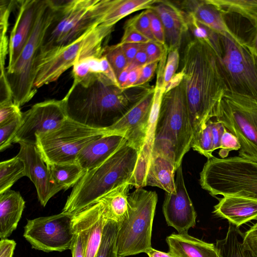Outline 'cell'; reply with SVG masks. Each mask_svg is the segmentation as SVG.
<instances>
[{
  "label": "cell",
  "instance_id": "f907efd6",
  "mask_svg": "<svg viewBox=\"0 0 257 257\" xmlns=\"http://www.w3.org/2000/svg\"><path fill=\"white\" fill-rule=\"evenodd\" d=\"M158 62H153L143 66L141 76L134 87L143 86L150 79L157 69Z\"/></svg>",
  "mask_w": 257,
  "mask_h": 257
},
{
  "label": "cell",
  "instance_id": "52a82bcc",
  "mask_svg": "<svg viewBox=\"0 0 257 257\" xmlns=\"http://www.w3.org/2000/svg\"><path fill=\"white\" fill-rule=\"evenodd\" d=\"M113 27L97 25L73 43L41 54L34 87L37 89L57 81L64 72L84 58L101 57L102 43Z\"/></svg>",
  "mask_w": 257,
  "mask_h": 257
},
{
  "label": "cell",
  "instance_id": "277c9868",
  "mask_svg": "<svg viewBox=\"0 0 257 257\" xmlns=\"http://www.w3.org/2000/svg\"><path fill=\"white\" fill-rule=\"evenodd\" d=\"M193 134L182 82L163 95L152 154L167 157L177 169L191 148Z\"/></svg>",
  "mask_w": 257,
  "mask_h": 257
},
{
  "label": "cell",
  "instance_id": "7402d4cb",
  "mask_svg": "<svg viewBox=\"0 0 257 257\" xmlns=\"http://www.w3.org/2000/svg\"><path fill=\"white\" fill-rule=\"evenodd\" d=\"M213 213L227 219L237 227L252 220H257V200L225 196L214 206Z\"/></svg>",
  "mask_w": 257,
  "mask_h": 257
},
{
  "label": "cell",
  "instance_id": "1f68e13d",
  "mask_svg": "<svg viewBox=\"0 0 257 257\" xmlns=\"http://www.w3.org/2000/svg\"><path fill=\"white\" fill-rule=\"evenodd\" d=\"M224 15L235 13L246 19L257 29V0H208Z\"/></svg>",
  "mask_w": 257,
  "mask_h": 257
},
{
  "label": "cell",
  "instance_id": "30bf717a",
  "mask_svg": "<svg viewBox=\"0 0 257 257\" xmlns=\"http://www.w3.org/2000/svg\"><path fill=\"white\" fill-rule=\"evenodd\" d=\"M214 117L238 139V156L257 162V100L227 91Z\"/></svg>",
  "mask_w": 257,
  "mask_h": 257
},
{
  "label": "cell",
  "instance_id": "9a60e30c",
  "mask_svg": "<svg viewBox=\"0 0 257 257\" xmlns=\"http://www.w3.org/2000/svg\"><path fill=\"white\" fill-rule=\"evenodd\" d=\"M154 93V88H151L113 124L105 129L107 135L123 136L140 153L147 137Z\"/></svg>",
  "mask_w": 257,
  "mask_h": 257
},
{
  "label": "cell",
  "instance_id": "4fadbf2b",
  "mask_svg": "<svg viewBox=\"0 0 257 257\" xmlns=\"http://www.w3.org/2000/svg\"><path fill=\"white\" fill-rule=\"evenodd\" d=\"M73 215L62 211L58 214L28 219L23 236L37 250L49 252L70 249L74 235Z\"/></svg>",
  "mask_w": 257,
  "mask_h": 257
},
{
  "label": "cell",
  "instance_id": "e0dca14e",
  "mask_svg": "<svg viewBox=\"0 0 257 257\" xmlns=\"http://www.w3.org/2000/svg\"><path fill=\"white\" fill-rule=\"evenodd\" d=\"M17 155L24 162L26 176L34 184L38 200L45 207L49 200L62 189L51 177L48 164L35 144L20 142Z\"/></svg>",
  "mask_w": 257,
  "mask_h": 257
},
{
  "label": "cell",
  "instance_id": "816d5d0a",
  "mask_svg": "<svg viewBox=\"0 0 257 257\" xmlns=\"http://www.w3.org/2000/svg\"><path fill=\"white\" fill-rule=\"evenodd\" d=\"M102 75L115 85L119 87L117 77L107 58L104 56L100 57Z\"/></svg>",
  "mask_w": 257,
  "mask_h": 257
},
{
  "label": "cell",
  "instance_id": "4dcf8cb0",
  "mask_svg": "<svg viewBox=\"0 0 257 257\" xmlns=\"http://www.w3.org/2000/svg\"><path fill=\"white\" fill-rule=\"evenodd\" d=\"M243 233L238 227L229 223L225 237L216 240V246L221 257H257L242 245Z\"/></svg>",
  "mask_w": 257,
  "mask_h": 257
},
{
  "label": "cell",
  "instance_id": "8992f818",
  "mask_svg": "<svg viewBox=\"0 0 257 257\" xmlns=\"http://www.w3.org/2000/svg\"><path fill=\"white\" fill-rule=\"evenodd\" d=\"M56 12L49 0H41L30 35L13 71L7 74L13 102L20 107L30 101L37 93V89L34 84L42 44Z\"/></svg>",
  "mask_w": 257,
  "mask_h": 257
},
{
  "label": "cell",
  "instance_id": "7bdbcfd3",
  "mask_svg": "<svg viewBox=\"0 0 257 257\" xmlns=\"http://www.w3.org/2000/svg\"><path fill=\"white\" fill-rule=\"evenodd\" d=\"M22 113L20 107L12 100L0 103V126L21 116Z\"/></svg>",
  "mask_w": 257,
  "mask_h": 257
},
{
  "label": "cell",
  "instance_id": "836d02e7",
  "mask_svg": "<svg viewBox=\"0 0 257 257\" xmlns=\"http://www.w3.org/2000/svg\"><path fill=\"white\" fill-rule=\"evenodd\" d=\"M26 176L25 166L17 156L0 163V194L10 189L20 178Z\"/></svg>",
  "mask_w": 257,
  "mask_h": 257
},
{
  "label": "cell",
  "instance_id": "bcb514c9",
  "mask_svg": "<svg viewBox=\"0 0 257 257\" xmlns=\"http://www.w3.org/2000/svg\"><path fill=\"white\" fill-rule=\"evenodd\" d=\"M145 49L148 57L147 64L160 61L166 50H168L167 47L152 41L145 43Z\"/></svg>",
  "mask_w": 257,
  "mask_h": 257
},
{
  "label": "cell",
  "instance_id": "8fae6325",
  "mask_svg": "<svg viewBox=\"0 0 257 257\" xmlns=\"http://www.w3.org/2000/svg\"><path fill=\"white\" fill-rule=\"evenodd\" d=\"M107 135L67 118L57 127L36 137V146L48 165L76 163L81 151L96 139Z\"/></svg>",
  "mask_w": 257,
  "mask_h": 257
},
{
  "label": "cell",
  "instance_id": "5b68a950",
  "mask_svg": "<svg viewBox=\"0 0 257 257\" xmlns=\"http://www.w3.org/2000/svg\"><path fill=\"white\" fill-rule=\"evenodd\" d=\"M200 184L212 196L257 200V162L240 156L208 159L200 173Z\"/></svg>",
  "mask_w": 257,
  "mask_h": 257
},
{
  "label": "cell",
  "instance_id": "681fc988",
  "mask_svg": "<svg viewBox=\"0 0 257 257\" xmlns=\"http://www.w3.org/2000/svg\"><path fill=\"white\" fill-rule=\"evenodd\" d=\"M209 120L211 124L213 148L215 151L220 148L221 139L226 128L222 122L214 117L209 119Z\"/></svg>",
  "mask_w": 257,
  "mask_h": 257
},
{
  "label": "cell",
  "instance_id": "9f6ffc18",
  "mask_svg": "<svg viewBox=\"0 0 257 257\" xmlns=\"http://www.w3.org/2000/svg\"><path fill=\"white\" fill-rule=\"evenodd\" d=\"M143 66L136 67L130 71L127 80L121 86V89H127L134 87L141 76Z\"/></svg>",
  "mask_w": 257,
  "mask_h": 257
},
{
  "label": "cell",
  "instance_id": "11a10c76",
  "mask_svg": "<svg viewBox=\"0 0 257 257\" xmlns=\"http://www.w3.org/2000/svg\"><path fill=\"white\" fill-rule=\"evenodd\" d=\"M147 54L145 49V43H143L141 48L138 52L134 59L132 63L128 65L131 69L136 67L143 66L147 63Z\"/></svg>",
  "mask_w": 257,
  "mask_h": 257
},
{
  "label": "cell",
  "instance_id": "83f0119b",
  "mask_svg": "<svg viewBox=\"0 0 257 257\" xmlns=\"http://www.w3.org/2000/svg\"><path fill=\"white\" fill-rule=\"evenodd\" d=\"M131 185L126 183L110 190L98 200L104 205L109 220L120 224L127 215V198Z\"/></svg>",
  "mask_w": 257,
  "mask_h": 257
},
{
  "label": "cell",
  "instance_id": "ac0fdd59",
  "mask_svg": "<svg viewBox=\"0 0 257 257\" xmlns=\"http://www.w3.org/2000/svg\"><path fill=\"white\" fill-rule=\"evenodd\" d=\"M41 0L17 1L18 12L9 39L7 74L11 73L34 27Z\"/></svg>",
  "mask_w": 257,
  "mask_h": 257
},
{
  "label": "cell",
  "instance_id": "2e32d148",
  "mask_svg": "<svg viewBox=\"0 0 257 257\" xmlns=\"http://www.w3.org/2000/svg\"><path fill=\"white\" fill-rule=\"evenodd\" d=\"M175 193H166L163 212L169 226L179 233H187L196 225V212L186 188L182 165L176 170Z\"/></svg>",
  "mask_w": 257,
  "mask_h": 257
},
{
  "label": "cell",
  "instance_id": "6f0895ef",
  "mask_svg": "<svg viewBox=\"0 0 257 257\" xmlns=\"http://www.w3.org/2000/svg\"><path fill=\"white\" fill-rule=\"evenodd\" d=\"M183 77L182 71L176 73L164 87V93L179 86L182 83Z\"/></svg>",
  "mask_w": 257,
  "mask_h": 257
},
{
  "label": "cell",
  "instance_id": "d590c367",
  "mask_svg": "<svg viewBox=\"0 0 257 257\" xmlns=\"http://www.w3.org/2000/svg\"><path fill=\"white\" fill-rule=\"evenodd\" d=\"M16 5L15 1H0V68H5L6 60L9 54L7 31L10 13Z\"/></svg>",
  "mask_w": 257,
  "mask_h": 257
},
{
  "label": "cell",
  "instance_id": "f6af8a7d",
  "mask_svg": "<svg viewBox=\"0 0 257 257\" xmlns=\"http://www.w3.org/2000/svg\"><path fill=\"white\" fill-rule=\"evenodd\" d=\"M151 31L156 42L164 47L166 45L165 34L162 23L157 14L152 10L148 9Z\"/></svg>",
  "mask_w": 257,
  "mask_h": 257
},
{
  "label": "cell",
  "instance_id": "cb8c5ba5",
  "mask_svg": "<svg viewBox=\"0 0 257 257\" xmlns=\"http://www.w3.org/2000/svg\"><path fill=\"white\" fill-rule=\"evenodd\" d=\"M166 242L168 252L174 257H221L216 245L188 233H172L167 237Z\"/></svg>",
  "mask_w": 257,
  "mask_h": 257
},
{
  "label": "cell",
  "instance_id": "ee69618b",
  "mask_svg": "<svg viewBox=\"0 0 257 257\" xmlns=\"http://www.w3.org/2000/svg\"><path fill=\"white\" fill-rule=\"evenodd\" d=\"M240 145L237 138L226 128L222 136L219 155L221 158H225L232 151H238Z\"/></svg>",
  "mask_w": 257,
  "mask_h": 257
},
{
  "label": "cell",
  "instance_id": "f35d334b",
  "mask_svg": "<svg viewBox=\"0 0 257 257\" xmlns=\"http://www.w3.org/2000/svg\"><path fill=\"white\" fill-rule=\"evenodd\" d=\"M102 56L107 58L117 78L128 65L121 47L118 43L104 47Z\"/></svg>",
  "mask_w": 257,
  "mask_h": 257
},
{
  "label": "cell",
  "instance_id": "6da1fadb",
  "mask_svg": "<svg viewBox=\"0 0 257 257\" xmlns=\"http://www.w3.org/2000/svg\"><path fill=\"white\" fill-rule=\"evenodd\" d=\"M182 63V82L194 134L214 117L227 88L217 56L204 40L194 38L190 41L184 50Z\"/></svg>",
  "mask_w": 257,
  "mask_h": 257
},
{
  "label": "cell",
  "instance_id": "74e56055",
  "mask_svg": "<svg viewBox=\"0 0 257 257\" xmlns=\"http://www.w3.org/2000/svg\"><path fill=\"white\" fill-rule=\"evenodd\" d=\"M191 148L208 159L214 157L212 153L214 150L209 119L194 134Z\"/></svg>",
  "mask_w": 257,
  "mask_h": 257
},
{
  "label": "cell",
  "instance_id": "ab89813d",
  "mask_svg": "<svg viewBox=\"0 0 257 257\" xmlns=\"http://www.w3.org/2000/svg\"><path fill=\"white\" fill-rule=\"evenodd\" d=\"M124 26L132 27L150 41L156 42L151 31L147 10L130 19Z\"/></svg>",
  "mask_w": 257,
  "mask_h": 257
},
{
  "label": "cell",
  "instance_id": "f5cc1de1",
  "mask_svg": "<svg viewBox=\"0 0 257 257\" xmlns=\"http://www.w3.org/2000/svg\"><path fill=\"white\" fill-rule=\"evenodd\" d=\"M143 44V43L119 44L121 47L128 65L133 61Z\"/></svg>",
  "mask_w": 257,
  "mask_h": 257
},
{
  "label": "cell",
  "instance_id": "8d00e7d4",
  "mask_svg": "<svg viewBox=\"0 0 257 257\" xmlns=\"http://www.w3.org/2000/svg\"><path fill=\"white\" fill-rule=\"evenodd\" d=\"M118 224L108 220L106 223L101 241L95 257H118L117 248Z\"/></svg>",
  "mask_w": 257,
  "mask_h": 257
},
{
  "label": "cell",
  "instance_id": "d4e9b609",
  "mask_svg": "<svg viewBox=\"0 0 257 257\" xmlns=\"http://www.w3.org/2000/svg\"><path fill=\"white\" fill-rule=\"evenodd\" d=\"M25 207L19 192L9 190L0 194V238L10 236L17 228Z\"/></svg>",
  "mask_w": 257,
  "mask_h": 257
},
{
  "label": "cell",
  "instance_id": "ba28073f",
  "mask_svg": "<svg viewBox=\"0 0 257 257\" xmlns=\"http://www.w3.org/2000/svg\"><path fill=\"white\" fill-rule=\"evenodd\" d=\"M127 215L118 225V257L145 253L151 246L153 222L158 195L143 188L129 193Z\"/></svg>",
  "mask_w": 257,
  "mask_h": 257
},
{
  "label": "cell",
  "instance_id": "7a4b0ae2",
  "mask_svg": "<svg viewBox=\"0 0 257 257\" xmlns=\"http://www.w3.org/2000/svg\"><path fill=\"white\" fill-rule=\"evenodd\" d=\"M122 89L103 75L72 84L63 98L68 118L97 129L113 124L150 88Z\"/></svg>",
  "mask_w": 257,
  "mask_h": 257
},
{
  "label": "cell",
  "instance_id": "60d3db41",
  "mask_svg": "<svg viewBox=\"0 0 257 257\" xmlns=\"http://www.w3.org/2000/svg\"><path fill=\"white\" fill-rule=\"evenodd\" d=\"M22 120V115L0 126L1 152L6 150L13 143L14 137L21 124Z\"/></svg>",
  "mask_w": 257,
  "mask_h": 257
},
{
  "label": "cell",
  "instance_id": "c3c4849f",
  "mask_svg": "<svg viewBox=\"0 0 257 257\" xmlns=\"http://www.w3.org/2000/svg\"><path fill=\"white\" fill-rule=\"evenodd\" d=\"M149 41V39L134 29L124 26V33L119 44L146 43Z\"/></svg>",
  "mask_w": 257,
  "mask_h": 257
},
{
  "label": "cell",
  "instance_id": "b9f144b4",
  "mask_svg": "<svg viewBox=\"0 0 257 257\" xmlns=\"http://www.w3.org/2000/svg\"><path fill=\"white\" fill-rule=\"evenodd\" d=\"M179 63V53L178 49L168 51L166 62L164 68L163 85L164 87L176 73Z\"/></svg>",
  "mask_w": 257,
  "mask_h": 257
},
{
  "label": "cell",
  "instance_id": "5bb4252c",
  "mask_svg": "<svg viewBox=\"0 0 257 257\" xmlns=\"http://www.w3.org/2000/svg\"><path fill=\"white\" fill-rule=\"evenodd\" d=\"M68 118L63 99L38 102L23 113L13 143L36 144V137L57 127Z\"/></svg>",
  "mask_w": 257,
  "mask_h": 257
},
{
  "label": "cell",
  "instance_id": "44dd1931",
  "mask_svg": "<svg viewBox=\"0 0 257 257\" xmlns=\"http://www.w3.org/2000/svg\"><path fill=\"white\" fill-rule=\"evenodd\" d=\"M180 5L184 12L216 33L233 38L238 36L227 25L225 15L208 0L185 1Z\"/></svg>",
  "mask_w": 257,
  "mask_h": 257
},
{
  "label": "cell",
  "instance_id": "94428289",
  "mask_svg": "<svg viewBox=\"0 0 257 257\" xmlns=\"http://www.w3.org/2000/svg\"><path fill=\"white\" fill-rule=\"evenodd\" d=\"M132 69H130L128 65L123 70L117 77V81L119 87L121 88L124 83L126 81L128 74Z\"/></svg>",
  "mask_w": 257,
  "mask_h": 257
},
{
  "label": "cell",
  "instance_id": "db71d44e",
  "mask_svg": "<svg viewBox=\"0 0 257 257\" xmlns=\"http://www.w3.org/2000/svg\"><path fill=\"white\" fill-rule=\"evenodd\" d=\"M16 246V242L13 239H1L0 257H13Z\"/></svg>",
  "mask_w": 257,
  "mask_h": 257
},
{
  "label": "cell",
  "instance_id": "4316f807",
  "mask_svg": "<svg viewBox=\"0 0 257 257\" xmlns=\"http://www.w3.org/2000/svg\"><path fill=\"white\" fill-rule=\"evenodd\" d=\"M158 0H104L103 16L100 24L114 26L126 16L143 10L152 9Z\"/></svg>",
  "mask_w": 257,
  "mask_h": 257
},
{
  "label": "cell",
  "instance_id": "f546056e",
  "mask_svg": "<svg viewBox=\"0 0 257 257\" xmlns=\"http://www.w3.org/2000/svg\"><path fill=\"white\" fill-rule=\"evenodd\" d=\"M90 206L91 221L86 257H95L101 241L104 226L109 220L105 206L101 201L98 200Z\"/></svg>",
  "mask_w": 257,
  "mask_h": 257
},
{
  "label": "cell",
  "instance_id": "e575fe53",
  "mask_svg": "<svg viewBox=\"0 0 257 257\" xmlns=\"http://www.w3.org/2000/svg\"><path fill=\"white\" fill-rule=\"evenodd\" d=\"M100 57L90 56L76 62L72 67L73 84H76L102 75Z\"/></svg>",
  "mask_w": 257,
  "mask_h": 257
},
{
  "label": "cell",
  "instance_id": "d6986e66",
  "mask_svg": "<svg viewBox=\"0 0 257 257\" xmlns=\"http://www.w3.org/2000/svg\"><path fill=\"white\" fill-rule=\"evenodd\" d=\"M164 94V87L156 84L146 139L142 149L139 153L134 174L128 182L129 184L136 188L146 186V178L152 155L156 125Z\"/></svg>",
  "mask_w": 257,
  "mask_h": 257
},
{
  "label": "cell",
  "instance_id": "9c48e42d",
  "mask_svg": "<svg viewBox=\"0 0 257 257\" xmlns=\"http://www.w3.org/2000/svg\"><path fill=\"white\" fill-rule=\"evenodd\" d=\"M104 7V0H69L66 6L56 10L44 36L40 55L73 43L99 25Z\"/></svg>",
  "mask_w": 257,
  "mask_h": 257
},
{
  "label": "cell",
  "instance_id": "7dc6e473",
  "mask_svg": "<svg viewBox=\"0 0 257 257\" xmlns=\"http://www.w3.org/2000/svg\"><path fill=\"white\" fill-rule=\"evenodd\" d=\"M243 247L257 256V222L243 233Z\"/></svg>",
  "mask_w": 257,
  "mask_h": 257
},
{
  "label": "cell",
  "instance_id": "ffe728a7",
  "mask_svg": "<svg viewBox=\"0 0 257 257\" xmlns=\"http://www.w3.org/2000/svg\"><path fill=\"white\" fill-rule=\"evenodd\" d=\"M151 9L157 14L162 23L168 51L179 49L182 37L189 28L186 14L166 1H158Z\"/></svg>",
  "mask_w": 257,
  "mask_h": 257
},
{
  "label": "cell",
  "instance_id": "484cf974",
  "mask_svg": "<svg viewBox=\"0 0 257 257\" xmlns=\"http://www.w3.org/2000/svg\"><path fill=\"white\" fill-rule=\"evenodd\" d=\"M176 170L175 164L169 158L162 155L153 154L145 186L157 187L168 193H175L174 177Z\"/></svg>",
  "mask_w": 257,
  "mask_h": 257
},
{
  "label": "cell",
  "instance_id": "d6a6232c",
  "mask_svg": "<svg viewBox=\"0 0 257 257\" xmlns=\"http://www.w3.org/2000/svg\"><path fill=\"white\" fill-rule=\"evenodd\" d=\"M48 165L52 178L64 190L74 187L86 173L77 163Z\"/></svg>",
  "mask_w": 257,
  "mask_h": 257
},
{
  "label": "cell",
  "instance_id": "f1b7e54d",
  "mask_svg": "<svg viewBox=\"0 0 257 257\" xmlns=\"http://www.w3.org/2000/svg\"><path fill=\"white\" fill-rule=\"evenodd\" d=\"M91 214L90 205L74 214L72 222L74 235L70 249L72 257H86Z\"/></svg>",
  "mask_w": 257,
  "mask_h": 257
},
{
  "label": "cell",
  "instance_id": "3957f363",
  "mask_svg": "<svg viewBox=\"0 0 257 257\" xmlns=\"http://www.w3.org/2000/svg\"><path fill=\"white\" fill-rule=\"evenodd\" d=\"M139 152L126 140L106 160L86 172L68 197L62 211L75 214L114 188L128 183Z\"/></svg>",
  "mask_w": 257,
  "mask_h": 257
},
{
  "label": "cell",
  "instance_id": "7c38bea8",
  "mask_svg": "<svg viewBox=\"0 0 257 257\" xmlns=\"http://www.w3.org/2000/svg\"><path fill=\"white\" fill-rule=\"evenodd\" d=\"M220 42L217 57L227 91L257 100V58L238 36L220 35Z\"/></svg>",
  "mask_w": 257,
  "mask_h": 257
},
{
  "label": "cell",
  "instance_id": "91938a15",
  "mask_svg": "<svg viewBox=\"0 0 257 257\" xmlns=\"http://www.w3.org/2000/svg\"><path fill=\"white\" fill-rule=\"evenodd\" d=\"M149 257H174L169 252L161 251L151 247L145 252Z\"/></svg>",
  "mask_w": 257,
  "mask_h": 257
},
{
  "label": "cell",
  "instance_id": "680465c9",
  "mask_svg": "<svg viewBox=\"0 0 257 257\" xmlns=\"http://www.w3.org/2000/svg\"><path fill=\"white\" fill-rule=\"evenodd\" d=\"M246 45L249 51L257 58V29L255 30L250 40L246 42Z\"/></svg>",
  "mask_w": 257,
  "mask_h": 257
},
{
  "label": "cell",
  "instance_id": "603a6c76",
  "mask_svg": "<svg viewBox=\"0 0 257 257\" xmlns=\"http://www.w3.org/2000/svg\"><path fill=\"white\" fill-rule=\"evenodd\" d=\"M126 140L121 135H103L83 148L77 158L76 163L86 172L106 160Z\"/></svg>",
  "mask_w": 257,
  "mask_h": 257
}]
</instances>
